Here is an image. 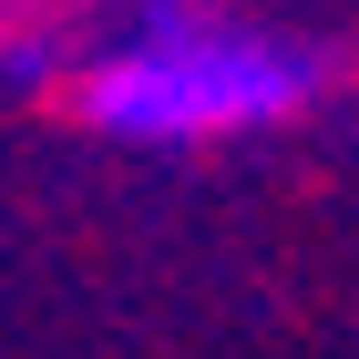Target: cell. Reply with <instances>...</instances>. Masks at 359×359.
I'll use <instances>...</instances> for the list:
<instances>
[{"label": "cell", "instance_id": "obj_1", "mask_svg": "<svg viewBox=\"0 0 359 359\" xmlns=\"http://www.w3.org/2000/svg\"><path fill=\"white\" fill-rule=\"evenodd\" d=\"M318 62L277 52V41H165V52H123L62 93V103L103 123V134H226V123H267L308 103Z\"/></svg>", "mask_w": 359, "mask_h": 359}]
</instances>
